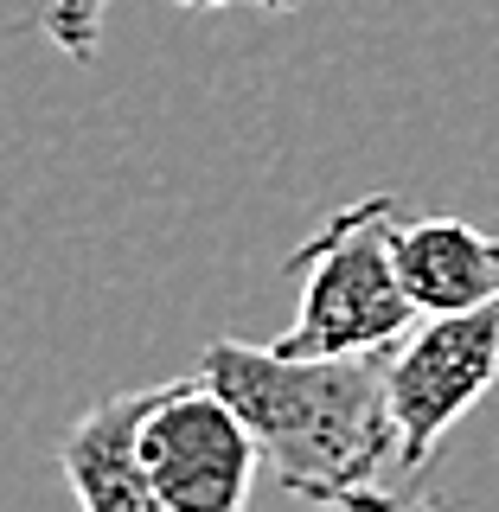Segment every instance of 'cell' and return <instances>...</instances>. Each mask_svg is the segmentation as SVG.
Here are the masks:
<instances>
[{"mask_svg":"<svg viewBox=\"0 0 499 512\" xmlns=\"http://www.w3.org/2000/svg\"><path fill=\"white\" fill-rule=\"evenodd\" d=\"M499 384V308L429 314L391 346V410H397V468L423 480L442 436Z\"/></svg>","mask_w":499,"mask_h":512,"instance_id":"obj_3","label":"cell"},{"mask_svg":"<svg viewBox=\"0 0 499 512\" xmlns=\"http://www.w3.org/2000/svg\"><path fill=\"white\" fill-rule=\"evenodd\" d=\"M397 224H404V199L372 192V199L333 212L320 231L288 256L301 276L295 320L282 333V352L301 359H327V352H391L423 314L397 263Z\"/></svg>","mask_w":499,"mask_h":512,"instance_id":"obj_2","label":"cell"},{"mask_svg":"<svg viewBox=\"0 0 499 512\" xmlns=\"http://www.w3.org/2000/svg\"><path fill=\"white\" fill-rule=\"evenodd\" d=\"M160 397H167V384L103 397V404H90L64 429L58 461H64V480H71L84 512H160L148 461H141V429H148Z\"/></svg>","mask_w":499,"mask_h":512,"instance_id":"obj_5","label":"cell"},{"mask_svg":"<svg viewBox=\"0 0 499 512\" xmlns=\"http://www.w3.org/2000/svg\"><path fill=\"white\" fill-rule=\"evenodd\" d=\"M180 7H231V0H180ZM250 7H276V13H295L301 0H250Z\"/></svg>","mask_w":499,"mask_h":512,"instance_id":"obj_8","label":"cell"},{"mask_svg":"<svg viewBox=\"0 0 499 512\" xmlns=\"http://www.w3.org/2000/svg\"><path fill=\"white\" fill-rule=\"evenodd\" d=\"M141 461L167 512H237L250 500L263 448L231 397H218L205 378H186L167 384V397L154 404L141 429Z\"/></svg>","mask_w":499,"mask_h":512,"instance_id":"obj_4","label":"cell"},{"mask_svg":"<svg viewBox=\"0 0 499 512\" xmlns=\"http://www.w3.org/2000/svg\"><path fill=\"white\" fill-rule=\"evenodd\" d=\"M199 378L237 404L269 474L295 500L352 512H384L404 500L384 493V468H397L391 352L301 359L276 340H212L199 352Z\"/></svg>","mask_w":499,"mask_h":512,"instance_id":"obj_1","label":"cell"},{"mask_svg":"<svg viewBox=\"0 0 499 512\" xmlns=\"http://www.w3.org/2000/svg\"><path fill=\"white\" fill-rule=\"evenodd\" d=\"M103 7H109V0H52V7L39 13V32L58 45L64 58L90 64L96 45H103Z\"/></svg>","mask_w":499,"mask_h":512,"instance_id":"obj_7","label":"cell"},{"mask_svg":"<svg viewBox=\"0 0 499 512\" xmlns=\"http://www.w3.org/2000/svg\"><path fill=\"white\" fill-rule=\"evenodd\" d=\"M397 263L423 314L499 308V237L468 218H404Z\"/></svg>","mask_w":499,"mask_h":512,"instance_id":"obj_6","label":"cell"}]
</instances>
